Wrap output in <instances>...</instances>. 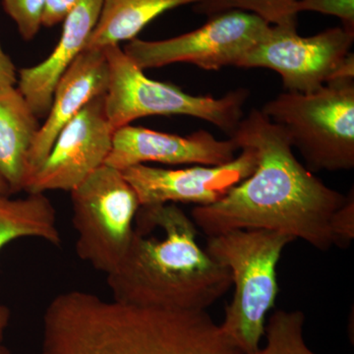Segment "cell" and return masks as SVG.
<instances>
[{
	"mask_svg": "<svg viewBox=\"0 0 354 354\" xmlns=\"http://www.w3.org/2000/svg\"><path fill=\"white\" fill-rule=\"evenodd\" d=\"M102 6V0H79L65 18L62 37L53 53L36 66L20 70L18 88L39 118L48 115L58 81L85 50Z\"/></svg>",
	"mask_w": 354,
	"mask_h": 354,
	"instance_id": "obj_14",
	"label": "cell"
},
{
	"mask_svg": "<svg viewBox=\"0 0 354 354\" xmlns=\"http://www.w3.org/2000/svg\"><path fill=\"white\" fill-rule=\"evenodd\" d=\"M241 153L221 165H193L179 169L137 165L122 171L141 206L189 203L209 206L227 196L230 191L248 178L257 167L253 148L241 146Z\"/></svg>",
	"mask_w": 354,
	"mask_h": 354,
	"instance_id": "obj_11",
	"label": "cell"
},
{
	"mask_svg": "<svg viewBox=\"0 0 354 354\" xmlns=\"http://www.w3.org/2000/svg\"><path fill=\"white\" fill-rule=\"evenodd\" d=\"M104 50L109 72L104 109L114 130L147 116L176 114L207 121L230 136L244 118L247 88H236L218 99L190 95L171 84L148 78L120 46Z\"/></svg>",
	"mask_w": 354,
	"mask_h": 354,
	"instance_id": "obj_6",
	"label": "cell"
},
{
	"mask_svg": "<svg viewBox=\"0 0 354 354\" xmlns=\"http://www.w3.org/2000/svg\"><path fill=\"white\" fill-rule=\"evenodd\" d=\"M271 25L241 10L209 16L202 27L162 41L134 39L125 55L142 70L174 64H190L208 71L239 67L242 58L265 38Z\"/></svg>",
	"mask_w": 354,
	"mask_h": 354,
	"instance_id": "obj_8",
	"label": "cell"
},
{
	"mask_svg": "<svg viewBox=\"0 0 354 354\" xmlns=\"http://www.w3.org/2000/svg\"><path fill=\"white\" fill-rule=\"evenodd\" d=\"M230 137L249 146L257 167L215 204L194 207L191 218L208 236L235 230H270L321 251L334 246L330 220L348 195L326 185L295 158L290 139L261 109L242 118Z\"/></svg>",
	"mask_w": 354,
	"mask_h": 354,
	"instance_id": "obj_1",
	"label": "cell"
},
{
	"mask_svg": "<svg viewBox=\"0 0 354 354\" xmlns=\"http://www.w3.org/2000/svg\"><path fill=\"white\" fill-rule=\"evenodd\" d=\"M353 43L354 31L344 27L301 37L297 21L271 25L265 38L242 58L239 67L277 72L286 92H315L335 80Z\"/></svg>",
	"mask_w": 354,
	"mask_h": 354,
	"instance_id": "obj_9",
	"label": "cell"
},
{
	"mask_svg": "<svg viewBox=\"0 0 354 354\" xmlns=\"http://www.w3.org/2000/svg\"><path fill=\"white\" fill-rule=\"evenodd\" d=\"M295 241L270 230H235L209 236L206 252L228 268L234 286L220 327L241 353L260 348L266 316L279 292L277 266L283 249Z\"/></svg>",
	"mask_w": 354,
	"mask_h": 354,
	"instance_id": "obj_4",
	"label": "cell"
},
{
	"mask_svg": "<svg viewBox=\"0 0 354 354\" xmlns=\"http://www.w3.org/2000/svg\"><path fill=\"white\" fill-rule=\"evenodd\" d=\"M305 11L339 18L346 29L354 31V0H297L295 12Z\"/></svg>",
	"mask_w": 354,
	"mask_h": 354,
	"instance_id": "obj_21",
	"label": "cell"
},
{
	"mask_svg": "<svg viewBox=\"0 0 354 354\" xmlns=\"http://www.w3.org/2000/svg\"><path fill=\"white\" fill-rule=\"evenodd\" d=\"M297 0H207L195 4L199 14L213 16L230 10H241L259 16L270 25L297 21L295 6Z\"/></svg>",
	"mask_w": 354,
	"mask_h": 354,
	"instance_id": "obj_19",
	"label": "cell"
},
{
	"mask_svg": "<svg viewBox=\"0 0 354 354\" xmlns=\"http://www.w3.org/2000/svg\"><path fill=\"white\" fill-rule=\"evenodd\" d=\"M11 194L10 189H9L8 184H7L6 179L0 174V195H9Z\"/></svg>",
	"mask_w": 354,
	"mask_h": 354,
	"instance_id": "obj_26",
	"label": "cell"
},
{
	"mask_svg": "<svg viewBox=\"0 0 354 354\" xmlns=\"http://www.w3.org/2000/svg\"><path fill=\"white\" fill-rule=\"evenodd\" d=\"M204 1L207 0H102L99 20L85 48H104L132 41L165 11Z\"/></svg>",
	"mask_w": 354,
	"mask_h": 354,
	"instance_id": "obj_16",
	"label": "cell"
},
{
	"mask_svg": "<svg viewBox=\"0 0 354 354\" xmlns=\"http://www.w3.org/2000/svg\"><path fill=\"white\" fill-rule=\"evenodd\" d=\"M239 149L232 137L218 140L206 130L183 137L127 125L114 131L106 165L120 171L149 162L169 165H221L232 162Z\"/></svg>",
	"mask_w": 354,
	"mask_h": 354,
	"instance_id": "obj_12",
	"label": "cell"
},
{
	"mask_svg": "<svg viewBox=\"0 0 354 354\" xmlns=\"http://www.w3.org/2000/svg\"><path fill=\"white\" fill-rule=\"evenodd\" d=\"M334 246L346 248L354 239V194L353 189L348 195L346 203L335 212L330 220Z\"/></svg>",
	"mask_w": 354,
	"mask_h": 354,
	"instance_id": "obj_22",
	"label": "cell"
},
{
	"mask_svg": "<svg viewBox=\"0 0 354 354\" xmlns=\"http://www.w3.org/2000/svg\"><path fill=\"white\" fill-rule=\"evenodd\" d=\"M11 312L10 309L6 305L0 304V344H2L4 334L10 323Z\"/></svg>",
	"mask_w": 354,
	"mask_h": 354,
	"instance_id": "obj_25",
	"label": "cell"
},
{
	"mask_svg": "<svg viewBox=\"0 0 354 354\" xmlns=\"http://www.w3.org/2000/svg\"><path fill=\"white\" fill-rule=\"evenodd\" d=\"M6 12L17 25L22 38L30 41L43 26L46 0H1Z\"/></svg>",
	"mask_w": 354,
	"mask_h": 354,
	"instance_id": "obj_20",
	"label": "cell"
},
{
	"mask_svg": "<svg viewBox=\"0 0 354 354\" xmlns=\"http://www.w3.org/2000/svg\"><path fill=\"white\" fill-rule=\"evenodd\" d=\"M17 83L16 68L11 58L0 46V88L14 86Z\"/></svg>",
	"mask_w": 354,
	"mask_h": 354,
	"instance_id": "obj_24",
	"label": "cell"
},
{
	"mask_svg": "<svg viewBox=\"0 0 354 354\" xmlns=\"http://www.w3.org/2000/svg\"><path fill=\"white\" fill-rule=\"evenodd\" d=\"M0 354H12L11 351H9L6 346H4L3 344H0Z\"/></svg>",
	"mask_w": 354,
	"mask_h": 354,
	"instance_id": "obj_27",
	"label": "cell"
},
{
	"mask_svg": "<svg viewBox=\"0 0 354 354\" xmlns=\"http://www.w3.org/2000/svg\"><path fill=\"white\" fill-rule=\"evenodd\" d=\"M76 253L97 271L109 274L127 252L139 198L122 172L108 165L71 191Z\"/></svg>",
	"mask_w": 354,
	"mask_h": 354,
	"instance_id": "obj_7",
	"label": "cell"
},
{
	"mask_svg": "<svg viewBox=\"0 0 354 354\" xmlns=\"http://www.w3.org/2000/svg\"><path fill=\"white\" fill-rule=\"evenodd\" d=\"M197 228L174 203L140 207L127 252L106 274L113 300L179 311L216 304L232 288V274L199 246Z\"/></svg>",
	"mask_w": 354,
	"mask_h": 354,
	"instance_id": "obj_3",
	"label": "cell"
},
{
	"mask_svg": "<svg viewBox=\"0 0 354 354\" xmlns=\"http://www.w3.org/2000/svg\"><path fill=\"white\" fill-rule=\"evenodd\" d=\"M304 324V312L277 310L266 324L267 344L250 354H317L305 342Z\"/></svg>",
	"mask_w": 354,
	"mask_h": 354,
	"instance_id": "obj_18",
	"label": "cell"
},
{
	"mask_svg": "<svg viewBox=\"0 0 354 354\" xmlns=\"http://www.w3.org/2000/svg\"><path fill=\"white\" fill-rule=\"evenodd\" d=\"M104 95L88 102L60 131L50 153L26 184V192L75 189L106 165L115 130L109 124Z\"/></svg>",
	"mask_w": 354,
	"mask_h": 354,
	"instance_id": "obj_10",
	"label": "cell"
},
{
	"mask_svg": "<svg viewBox=\"0 0 354 354\" xmlns=\"http://www.w3.org/2000/svg\"><path fill=\"white\" fill-rule=\"evenodd\" d=\"M79 0H46L43 15V26L53 27L64 22Z\"/></svg>",
	"mask_w": 354,
	"mask_h": 354,
	"instance_id": "obj_23",
	"label": "cell"
},
{
	"mask_svg": "<svg viewBox=\"0 0 354 354\" xmlns=\"http://www.w3.org/2000/svg\"><path fill=\"white\" fill-rule=\"evenodd\" d=\"M207 311L144 308L82 290L46 307L39 354H239Z\"/></svg>",
	"mask_w": 354,
	"mask_h": 354,
	"instance_id": "obj_2",
	"label": "cell"
},
{
	"mask_svg": "<svg viewBox=\"0 0 354 354\" xmlns=\"http://www.w3.org/2000/svg\"><path fill=\"white\" fill-rule=\"evenodd\" d=\"M38 120L19 88H0V174L11 194L24 191L28 155L41 127Z\"/></svg>",
	"mask_w": 354,
	"mask_h": 354,
	"instance_id": "obj_15",
	"label": "cell"
},
{
	"mask_svg": "<svg viewBox=\"0 0 354 354\" xmlns=\"http://www.w3.org/2000/svg\"><path fill=\"white\" fill-rule=\"evenodd\" d=\"M292 148L315 172L354 167V80L334 81L312 93L286 92L263 106Z\"/></svg>",
	"mask_w": 354,
	"mask_h": 354,
	"instance_id": "obj_5",
	"label": "cell"
},
{
	"mask_svg": "<svg viewBox=\"0 0 354 354\" xmlns=\"http://www.w3.org/2000/svg\"><path fill=\"white\" fill-rule=\"evenodd\" d=\"M24 237L59 245L62 235L53 203L44 193H29L23 199L0 195V250L9 242Z\"/></svg>",
	"mask_w": 354,
	"mask_h": 354,
	"instance_id": "obj_17",
	"label": "cell"
},
{
	"mask_svg": "<svg viewBox=\"0 0 354 354\" xmlns=\"http://www.w3.org/2000/svg\"><path fill=\"white\" fill-rule=\"evenodd\" d=\"M109 79L104 48H85L72 62L58 81L46 120L30 149L26 184L48 157L60 131L88 102L106 95Z\"/></svg>",
	"mask_w": 354,
	"mask_h": 354,
	"instance_id": "obj_13",
	"label": "cell"
}]
</instances>
